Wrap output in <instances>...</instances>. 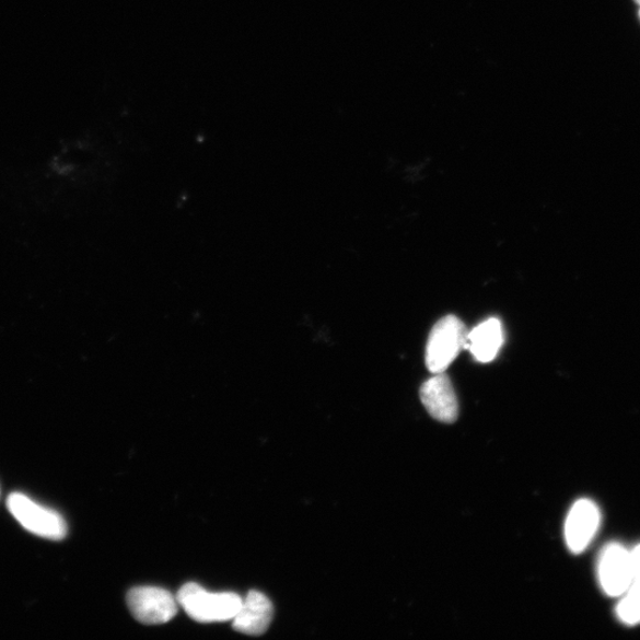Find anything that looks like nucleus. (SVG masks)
I'll list each match as a JSON object with an SVG mask.
<instances>
[{
  "instance_id": "1",
  "label": "nucleus",
  "mask_w": 640,
  "mask_h": 640,
  "mask_svg": "<svg viewBox=\"0 0 640 640\" xmlns=\"http://www.w3.org/2000/svg\"><path fill=\"white\" fill-rule=\"evenodd\" d=\"M177 602L191 619L205 624L233 620L242 605L235 593H210L194 582L179 590Z\"/></svg>"
},
{
  "instance_id": "2",
  "label": "nucleus",
  "mask_w": 640,
  "mask_h": 640,
  "mask_svg": "<svg viewBox=\"0 0 640 640\" xmlns=\"http://www.w3.org/2000/svg\"><path fill=\"white\" fill-rule=\"evenodd\" d=\"M467 331L455 316L440 319L433 327L426 348V364L432 374L445 373L466 346Z\"/></svg>"
},
{
  "instance_id": "3",
  "label": "nucleus",
  "mask_w": 640,
  "mask_h": 640,
  "mask_svg": "<svg viewBox=\"0 0 640 640\" xmlns=\"http://www.w3.org/2000/svg\"><path fill=\"white\" fill-rule=\"evenodd\" d=\"M8 509L24 530L36 536L60 540L67 535V523L59 512L35 503L23 493H11Z\"/></svg>"
},
{
  "instance_id": "4",
  "label": "nucleus",
  "mask_w": 640,
  "mask_h": 640,
  "mask_svg": "<svg viewBox=\"0 0 640 640\" xmlns=\"http://www.w3.org/2000/svg\"><path fill=\"white\" fill-rule=\"evenodd\" d=\"M596 572L603 592L620 597L632 585L631 550L618 543L606 545L597 559Z\"/></svg>"
},
{
  "instance_id": "5",
  "label": "nucleus",
  "mask_w": 640,
  "mask_h": 640,
  "mask_svg": "<svg viewBox=\"0 0 640 640\" xmlns=\"http://www.w3.org/2000/svg\"><path fill=\"white\" fill-rule=\"evenodd\" d=\"M126 601L136 620L144 625L173 620L179 606L177 597L159 587H136L128 592Z\"/></svg>"
},
{
  "instance_id": "6",
  "label": "nucleus",
  "mask_w": 640,
  "mask_h": 640,
  "mask_svg": "<svg viewBox=\"0 0 640 640\" xmlns=\"http://www.w3.org/2000/svg\"><path fill=\"white\" fill-rule=\"evenodd\" d=\"M602 512L593 501L583 498L572 507L565 524V539L573 554L585 551L601 528Z\"/></svg>"
},
{
  "instance_id": "7",
  "label": "nucleus",
  "mask_w": 640,
  "mask_h": 640,
  "mask_svg": "<svg viewBox=\"0 0 640 640\" xmlns=\"http://www.w3.org/2000/svg\"><path fill=\"white\" fill-rule=\"evenodd\" d=\"M421 402L430 415L440 422L452 423L458 418L457 395L452 382L444 374H435L422 384Z\"/></svg>"
},
{
  "instance_id": "8",
  "label": "nucleus",
  "mask_w": 640,
  "mask_h": 640,
  "mask_svg": "<svg viewBox=\"0 0 640 640\" xmlns=\"http://www.w3.org/2000/svg\"><path fill=\"white\" fill-rule=\"evenodd\" d=\"M274 615L275 608L268 597L251 591L233 619V629L247 636H261L268 630Z\"/></svg>"
},
{
  "instance_id": "9",
  "label": "nucleus",
  "mask_w": 640,
  "mask_h": 640,
  "mask_svg": "<svg viewBox=\"0 0 640 640\" xmlns=\"http://www.w3.org/2000/svg\"><path fill=\"white\" fill-rule=\"evenodd\" d=\"M503 344L504 333L502 323L496 318H490L467 334L465 347L472 351L476 361L489 363L497 358Z\"/></svg>"
},
{
  "instance_id": "10",
  "label": "nucleus",
  "mask_w": 640,
  "mask_h": 640,
  "mask_svg": "<svg viewBox=\"0 0 640 640\" xmlns=\"http://www.w3.org/2000/svg\"><path fill=\"white\" fill-rule=\"evenodd\" d=\"M616 608L618 619L626 626L640 624V590L631 586L621 596Z\"/></svg>"
},
{
  "instance_id": "11",
  "label": "nucleus",
  "mask_w": 640,
  "mask_h": 640,
  "mask_svg": "<svg viewBox=\"0 0 640 640\" xmlns=\"http://www.w3.org/2000/svg\"><path fill=\"white\" fill-rule=\"evenodd\" d=\"M632 585L640 590V544L631 550Z\"/></svg>"
},
{
  "instance_id": "12",
  "label": "nucleus",
  "mask_w": 640,
  "mask_h": 640,
  "mask_svg": "<svg viewBox=\"0 0 640 640\" xmlns=\"http://www.w3.org/2000/svg\"><path fill=\"white\" fill-rule=\"evenodd\" d=\"M636 3H638L640 5V0H635Z\"/></svg>"
}]
</instances>
